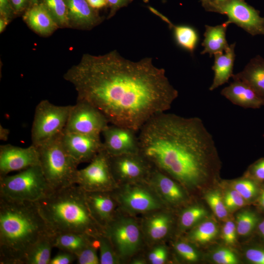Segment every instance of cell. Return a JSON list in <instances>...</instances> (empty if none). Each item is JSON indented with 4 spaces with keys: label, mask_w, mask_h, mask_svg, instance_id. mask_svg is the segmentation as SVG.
Wrapping results in <instances>:
<instances>
[{
    "label": "cell",
    "mask_w": 264,
    "mask_h": 264,
    "mask_svg": "<svg viewBox=\"0 0 264 264\" xmlns=\"http://www.w3.org/2000/svg\"><path fill=\"white\" fill-rule=\"evenodd\" d=\"M149 10L166 22L172 30L175 41L183 49L193 54L198 44L199 36L197 31L187 25L174 24L166 16L151 6Z\"/></svg>",
    "instance_id": "cb8c5ba5"
},
{
    "label": "cell",
    "mask_w": 264,
    "mask_h": 264,
    "mask_svg": "<svg viewBox=\"0 0 264 264\" xmlns=\"http://www.w3.org/2000/svg\"><path fill=\"white\" fill-rule=\"evenodd\" d=\"M76 184L87 192H111L117 187L109 155L103 149L85 168L78 170Z\"/></svg>",
    "instance_id": "30bf717a"
},
{
    "label": "cell",
    "mask_w": 264,
    "mask_h": 264,
    "mask_svg": "<svg viewBox=\"0 0 264 264\" xmlns=\"http://www.w3.org/2000/svg\"><path fill=\"white\" fill-rule=\"evenodd\" d=\"M39 1H40V0H30L29 6L32 5H34L35 4L38 3V2H39Z\"/></svg>",
    "instance_id": "11a10c76"
},
{
    "label": "cell",
    "mask_w": 264,
    "mask_h": 264,
    "mask_svg": "<svg viewBox=\"0 0 264 264\" xmlns=\"http://www.w3.org/2000/svg\"><path fill=\"white\" fill-rule=\"evenodd\" d=\"M118 256L127 258L133 256L142 244V234L137 223L129 217L113 218L104 228Z\"/></svg>",
    "instance_id": "9c48e42d"
},
{
    "label": "cell",
    "mask_w": 264,
    "mask_h": 264,
    "mask_svg": "<svg viewBox=\"0 0 264 264\" xmlns=\"http://www.w3.org/2000/svg\"><path fill=\"white\" fill-rule=\"evenodd\" d=\"M64 78L74 87L77 99L95 107L110 124L137 132L151 118L169 110L178 95L165 69L155 66L152 58L133 62L116 50L83 54Z\"/></svg>",
    "instance_id": "6da1fadb"
},
{
    "label": "cell",
    "mask_w": 264,
    "mask_h": 264,
    "mask_svg": "<svg viewBox=\"0 0 264 264\" xmlns=\"http://www.w3.org/2000/svg\"><path fill=\"white\" fill-rule=\"evenodd\" d=\"M61 139L66 151L78 165L84 162H90L104 149L100 135L63 131Z\"/></svg>",
    "instance_id": "5bb4252c"
},
{
    "label": "cell",
    "mask_w": 264,
    "mask_h": 264,
    "mask_svg": "<svg viewBox=\"0 0 264 264\" xmlns=\"http://www.w3.org/2000/svg\"><path fill=\"white\" fill-rule=\"evenodd\" d=\"M207 214V211L199 205H194L185 209L180 216V228L185 230L191 228L204 218Z\"/></svg>",
    "instance_id": "836d02e7"
},
{
    "label": "cell",
    "mask_w": 264,
    "mask_h": 264,
    "mask_svg": "<svg viewBox=\"0 0 264 264\" xmlns=\"http://www.w3.org/2000/svg\"><path fill=\"white\" fill-rule=\"evenodd\" d=\"M145 261L141 259V258L140 259H135L133 261L132 264H145Z\"/></svg>",
    "instance_id": "db71d44e"
},
{
    "label": "cell",
    "mask_w": 264,
    "mask_h": 264,
    "mask_svg": "<svg viewBox=\"0 0 264 264\" xmlns=\"http://www.w3.org/2000/svg\"><path fill=\"white\" fill-rule=\"evenodd\" d=\"M50 233L36 202L0 196V264H24L30 247Z\"/></svg>",
    "instance_id": "3957f363"
},
{
    "label": "cell",
    "mask_w": 264,
    "mask_h": 264,
    "mask_svg": "<svg viewBox=\"0 0 264 264\" xmlns=\"http://www.w3.org/2000/svg\"><path fill=\"white\" fill-rule=\"evenodd\" d=\"M95 241L87 245L77 255V263L78 264H98L100 260L97 254Z\"/></svg>",
    "instance_id": "d590c367"
},
{
    "label": "cell",
    "mask_w": 264,
    "mask_h": 264,
    "mask_svg": "<svg viewBox=\"0 0 264 264\" xmlns=\"http://www.w3.org/2000/svg\"><path fill=\"white\" fill-rule=\"evenodd\" d=\"M167 256L166 248L163 245H158L150 252L148 260L152 264H163L166 262Z\"/></svg>",
    "instance_id": "ab89813d"
},
{
    "label": "cell",
    "mask_w": 264,
    "mask_h": 264,
    "mask_svg": "<svg viewBox=\"0 0 264 264\" xmlns=\"http://www.w3.org/2000/svg\"><path fill=\"white\" fill-rule=\"evenodd\" d=\"M36 203L54 234L84 233L96 239L103 232L90 213L85 191L77 184L53 190Z\"/></svg>",
    "instance_id": "277c9868"
},
{
    "label": "cell",
    "mask_w": 264,
    "mask_h": 264,
    "mask_svg": "<svg viewBox=\"0 0 264 264\" xmlns=\"http://www.w3.org/2000/svg\"><path fill=\"white\" fill-rule=\"evenodd\" d=\"M223 201L228 210H234L243 206L245 200L235 189L227 191L224 197Z\"/></svg>",
    "instance_id": "74e56055"
},
{
    "label": "cell",
    "mask_w": 264,
    "mask_h": 264,
    "mask_svg": "<svg viewBox=\"0 0 264 264\" xmlns=\"http://www.w3.org/2000/svg\"><path fill=\"white\" fill-rule=\"evenodd\" d=\"M72 105L57 106L47 100L36 106L32 125V145L38 147L64 131Z\"/></svg>",
    "instance_id": "52a82bcc"
},
{
    "label": "cell",
    "mask_w": 264,
    "mask_h": 264,
    "mask_svg": "<svg viewBox=\"0 0 264 264\" xmlns=\"http://www.w3.org/2000/svg\"><path fill=\"white\" fill-rule=\"evenodd\" d=\"M96 239L98 242L100 251V264H119V257L116 254L110 239L104 232L99 234Z\"/></svg>",
    "instance_id": "d6a6232c"
},
{
    "label": "cell",
    "mask_w": 264,
    "mask_h": 264,
    "mask_svg": "<svg viewBox=\"0 0 264 264\" xmlns=\"http://www.w3.org/2000/svg\"><path fill=\"white\" fill-rule=\"evenodd\" d=\"M174 247L177 253L185 261L195 262L198 260V253L189 243L178 242L175 244Z\"/></svg>",
    "instance_id": "8d00e7d4"
},
{
    "label": "cell",
    "mask_w": 264,
    "mask_h": 264,
    "mask_svg": "<svg viewBox=\"0 0 264 264\" xmlns=\"http://www.w3.org/2000/svg\"><path fill=\"white\" fill-rule=\"evenodd\" d=\"M258 181L246 175V176L234 180L231 186L245 200H252L260 194Z\"/></svg>",
    "instance_id": "4dcf8cb0"
},
{
    "label": "cell",
    "mask_w": 264,
    "mask_h": 264,
    "mask_svg": "<svg viewBox=\"0 0 264 264\" xmlns=\"http://www.w3.org/2000/svg\"><path fill=\"white\" fill-rule=\"evenodd\" d=\"M207 11L225 15L228 21L252 36L264 35V17L244 0H199Z\"/></svg>",
    "instance_id": "ba28073f"
},
{
    "label": "cell",
    "mask_w": 264,
    "mask_h": 264,
    "mask_svg": "<svg viewBox=\"0 0 264 264\" xmlns=\"http://www.w3.org/2000/svg\"><path fill=\"white\" fill-rule=\"evenodd\" d=\"M143 182L122 184L120 191L111 193L122 208L129 213H144L159 210L162 207V200L153 190L145 187Z\"/></svg>",
    "instance_id": "7c38bea8"
},
{
    "label": "cell",
    "mask_w": 264,
    "mask_h": 264,
    "mask_svg": "<svg viewBox=\"0 0 264 264\" xmlns=\"http://www.w3.org/2000/svg\"><path fill=\"white\" fill-rule=\"evenodd\" d=\"M59 27H70L65 0H42Z\"/></svg>",
    "instance_id": "f1b7e54d"
},
{
    "label": "cell",
    "mask_w": 264,
    "mask_h": 264,
    "mask_svg": "<svg viewBox=\"0 0 264 264\" xmlns=\"http://www.w3.org/2000/svg\"><path fill=\"white\" fill-rule=\"evenodd\" d=\"M246 259L255 264H264V249L250 248L245 253Z\"/></svg>",
    "instance_id": "7bdbcfd3"
},
{
    "label": "cell",
    "mask_w": 264,
    "mask_h": 264,
    "mask_svg": "<svg viewBox=\"0 0 264 264\" xmlns=\"http://www.w3.org/2000/svg\"><path fill=\"white\" fill-rule=\"evenodd\" d=\"M14 14L10 0H0V17L10 22Z\"/></svg>",
    "instance_id": "bcb514c9"
},
{
    "label": "cell",
    "mask_w": 264,
    "mask_h": 264,
    "mask_svg": "<svg viewBox=\"0 0 264 264\" xmlns=\"http://www.w3.org/2000/svg\"><path fill=\"white\" fill-rule=\"evenodd\" d=\"M96 239L84 233L66 232L54 234V247L76 256L87 245Z\"/></svg>",
    "instance_id": "484cf974"
},
{
    "label": "cell",
    "mask_w": 264,
    "mask_h": 264,
    "mask_svg": "<svg viewBox=\"0 0 264 264\" xmlns=\"http://www.w3.org/2000/svg\"><path fill=\"white\" fill-rule=\"evenodd\" d=\"M257 227L261 236L264 239V220L259 222Z\"/></svg>",
    "instance_id": "816d5d0a"
},
{
    "label": "cell",
    "mask_w": 264,
    "mask_h": 264,
    "mask_svg": "<svg viewBox=\"0 0 264 264\" xmlns=\"http://www.w3.org/2000/svg\"><path fill=\"white\" fill-rule=\"evenodd\" d=\"M246 175L258 182L264 181V157L253 163L249 167Z\"/></svg>",
    "instance_id": "60d3db41"
},
{
    "label": "cell",
    "mask_w": 264,
    "mask_h": 264,
    "mask_svg": "<svg viewBox=\"0 0 264 264\" xmlns=\"http://www.w3.org/2000/svg\"><path fill=\"white\" fill-rule=\"evenodd\" d=\"M172 223L170 215L163 212L155 213L148 217L144 223V230L148 240L157 242L168 234Z\"/></svg>",
    "instance_id": "4316f807"
},
{
    "label": "cell",
    "mask_w": 264,
    "mask_h": 264,
    "mask_svg": "<svg viewBox=\"0 0 264 264\" xmlns=\"http://www.w3.org/2000/svg\"><path fill=\"white\" fill-rule=\"evenodd\" d=\"M235 43L222 53L214 54V63L212 67L214 76L209 90L212 91L227 83L233 75V70L235 58Z\"/></svg>",
    "instance_id": "603a6c76"
},
{
    "label": "cell",
    "mask_w": 264,
    "mask_h": 264,
    "mask_svg": "<svg viewBox=\"0 0 264 264\" xmlns=\"http://www.w3.org/2000/svg\"><path fill=\"white\" fill-rule=\"evenodd\" d=\"M237 233L234 222L231 220L225 222L222 229V238L225 242L228 244H234L236 242Z\"/></svg>",
    "instance_id": "b9f144b4"
},
{
    "label": "cell",
    "mask_w": 264,
    "mask_h": 264,
    "mask_svg": "<svg viewBox=\"0 0 264 264\" xmlns=\"http://www.w3.org/2000/svg\"><path fill=\"white\" fill-rule=\"evenodd\" d=\"M137 132L126 127L111 124L102 132L104 149L109 155L139 153Z\"/></svg>",
    "instance_id": "2e32d148"
},
{
    "label": "cell",
    "mask_w": 264,
    "mask_h": 264,
    "mask_svg": "<svg viewBox=\"0 0 264 264\" xmlns=\"http://www.w3.org/2000/svg\"><path fill=\"white\" fill-rule=\"evenodd\" d=\"M143 0L145 3H148L149 1V0Z\"/></svg>",
    "instance_id": "9f6ffc18"
},
{
    "label": "cell",
    "mask_w": 264,
    "mask_h": 264,
    "mask_svg": "<svg viewBox=\"0 0 264 264\" xmlns=\"http://www.w3.org/2000/svg\"><path fill=\"white\" fill-rule=\"evenodd\" d=\"M110 10L107 19L113 17L117 11L122 7L127 6L133 0H107Z\"/></svg>",
    "instance_id": "f6af8a7d"
},
{
    "label": "cell",
    "mask_w": 264,
    "mask_h": 264,
    "mask_svg": "<svg viewBox=\"0 0 264 264\" xmlns=\"http://www.w3.org/2000/svg\"><path fill=\"white\" fill-rule=\"evenodd\" d=\"M138 132L139 153L182 186L198 188L218 175L216 144L200 118L164 112L151 118Z\"/></svg>",
    "instance_id": "7a4b0ae2"
},
{
    "label": "cell",
    "mask_w": 264,
    "mask_h": 264,
    "mask_svg": "<svg viewBox=\"0 0 264 264\" xmlns=\"http://www.w3.org/2000/svg\"><path fill=\"white\" fill-rule=\"evenodd\" d=\"M15 14H20L26 10L30 5V0H10Z\"/></svg>",
    "instance_id": "7dc6e473"
},
{
    "label": "cell",
    "mask_w": 264,
    "mask_h": 264,
    "mask_svg": "<svg viewBox=\"0 0 264 264\" xmlns=\"http://www.w3.org/2000/svg\"><path fill=\"white\" fill-rule=\"evenodd\" d=\"M212 259L218 264H237L239 261L236 255L227 248H220L212 254Z\"/></svg>",
    "instance_id": "f35d334b"
},
{
    "label": "cell",
    "mask_w": 264,
    "mask_h": 264,
    "mask_svg": "<svg viewBox=\"0 0 264 264\" xmlns=\"http://www.w3.org/2000/svg\"><path fill=\"white\" fill-rule=\"evenodd\" d=\"M113 177L117 184L147 181L153 167L140 153L109 155Z\"/></svg>",
    "instance_id": "4fadbf2b"
},
{
    "label": "cell",
    "mask_w": 264,
    "mask_h": 264,
    "mask_svg": "<svg viewBox=\"0 0 264 264\" xmlns=\"http://www.w3.org/2000/svg\"><path fill=\"white\" fill-rule=\"evenodd\" d=\"M85 192L87 203L92 217L104 229L114 217L115 199L111 192Z\"/></svg>",
    "instance_id": "d6986e66"
},
{
    "label": "cell",
    "mask_w": 264,
    "mask_h": 264,
    "mask_svg": "<svg viewBox=\"0 0 264 264\" xmlns=\"http://www.w3.org/2000/svg\"><path fill=\"white\" fill-rule=\"evenodd\" d=\"M9 134V130L2 127L1 125H0V139L3 141H6L8 139Z\"/></svg>",
    "instance_id": "681fc988"
},
{
    "label": "cell",
    "mask_w": 264,
    "mask_h": 264,
    "mask_svg": "<svg viewBox=\"0 0 264 264\" xmlns=\"http://www.w3.org/2000/svg\"><path fill=\"white\" fill-rule=\"evenodd\" d=\"M62 133L37 147L40 165L53 191L76 184L78 164L64 148Z\"/></svg>",
    "instance_id": "5b68a950"
},
{
    "label": "cell",
    "mask_w": 264,
    "mask_h": 264,
    "mask_svg": "<svg viewBox=\"0 0 264 264\" xmlns=\"http://www.w3.org/2000/svg\"><path fill=\"white\" fill-rule=\"evenodd\" d=\"M39 164V150L32 144L27 148L11 144L0 146V176Z\"/></svg>",
    "instance_id": "9a60e30c"
},
{
    "label": "cell",
    "mask_w": 264,
    "mask_h": 264,
    "mask_svg": "<svg viewBox=\"0 0 264 264\" xmlns=\"http://www.w3.org/2000/svg\"><path fill=\"white\" fill-rule=\"evenodd\" d=\"M232 78L246 83L264 101V59L262 57L252 58L242 71Z\"/></svg>",
    "instance_id": "7402d4cb"
},
{
    "label": "cell",
    "mask_w": 264,
    "mask_h": 264,
    "mask_svg": "<svg viewBox=\"0 0 264 264\" xmlns=\"http://www.w3.org/2000/svg\"><path fill=\"white\" fill-rule=\"evenodd\" d=\"M228 21L215 26L205 25L204 40L201 44L204 47L202 54L208 53L210 57L218 53L224 52L229 46L226 39V32L230 24Z\"/></svg>",
    "instance_id": "d4e9b609"
},
{
    "label": "cell",
    "mask_w": 264,
    "mask_h": 264,
    "mask_svg": "<svg viewBox=\"0 0 264 264\" xmlns=\"http://www.w3.org/2000/svg\"><path fill=\"white\" fill-rule=\"evenodd\" d=\"M258 201L261 207L264 209V189L260 193Z\"/></svg>",
    "instance_id": "f5cc1de1"
},
{
    "label": "cell",
    "mask_w": 264,
    "mask_h": 264,
    "mask_svg": "<svg viewBox=\"0 0 264 264\" xmlns=\"http://www.w3.org/2000/svg\"><path fill=\"white\" fill-rule=\"evenodd\" d=\"M221 94L233 104L245 109H259L264 106L263 101L245 82L237 79L223 88Z\"/></svg>",
    "instance_id": "ffe728a7"
},
{
    "label": "cell",
    "mask_w": 264,
    "mask_h": 264,
    "mask_svg": "<svg viewBox=\"0 0 264 264\" xmlns=\"http://www.w3.org/2000/svg\"><path fill=\"white\" fill-rule=\"evenodd\" d=\"M259 222L258 215L250 210H244L236 216V226L237 233L241 236L250 235Z\"/></svg>",
    "instance_id": "1f68e13d"
},
{
    "label": "cell",
    "mask_w": 264,
    "mask_h": 264,
    "mask_svg": "<svg viewBox=\"0 0 264 264\" xmlns=\"http://www.w3.org/2000/svg\"><path fill=\"white\" fill-rule=\"evenodd\" d=\"M77 259V256L70 252L61 250L51 258L49 264H69Z\"/></svg>",
    "instance_id": "ee69618b"
},
{
    "label": "cell",
    "mask_w": 264,
    "mask_h": 264,
    "mask_svg": "<svg viewBox=\"0 0 264 264\" xmlns=\"http://www.w3.org/2000/svg\"><path fill=\"white\" fill-rule=\"evenodd\" d=\"M105 115L95 107L77 99L72 105L64 132L87 134L100 135L109 125Z\"/></svg>",
    "instance_id": "8fae6325"
},
{
    "label": "cell",
    "mask_w": 264,
    "mask_h": 264,
    "mask_svg": "<svg viewBox=\"0 0 264 264\" xmlns=\"http://www.w3.org/2000/svg\"><path fill=\"white\" fill-rule=\"evenodd\" d=\"M54 236L50 233L41 237L27 252L24 264H49Z\"/></svg>",
    "instance_id": "83f0119b"
},
{
    "label": "cell",
    "mask_w": 264,
    "mask_h": 264,
    "mask_svg": "<svg viewBox=\"0 0 264 264\" xmlns=\"http://www.w3.org/2000/svg\"><path fill=\"white\" fill-rule=\"evenodd\" d=\"M147 182L162 201L176 205L186 200V194L182 185L155 168H153Z\"/></svg>",
    "instance_id": "e0dca14e"
},
{
    "label": "cell",
    "mask_w": 264,
    "mask_h": 264,
    "mask_svg": "<svg viewBox=\"0 0 264 264\" xmlns=\"http://www.w3.org/2000/svg\"><path fill=\"white\" fill-rule=\"evenodd\" d=\"M205 199L218 218L222 220L227 217L228 210L219 191L214 190L209 192L206 194Z\"/></svg>",
    "instance_id": "e575fe53"
},
{
    "label": "cell",
    "mask_w": 264,
    "mask_h": 264,
    "mask_svg": "<svg viewBox=\"0 0 264 264\" xmlns=\"http://www.w3.org/2000/svg\"><path fill=\"white\" fill-rule=\"evenodd\" d=\"M217 224L212 220H206L198 224L190 234L191 240L200 244L207 243L217 235Z\"/></svg>",
    "instance_id": "f546056e"
},
{
    "label": "cell",
    "mask_w": 264,
    "mask_h": 264,
    "mask_svg": "<svg viewBox=\"0 0 264 264\" xmlns=\"http://www.w3.org/2000/svg\"><path fill=\"white\" fill-rule=\"evenodd\" d=\"M9 21L6 19L0 17V32L1 33L5 29Z\"/></svg>",
    "instance_id": "f907efd6"
},
{
    "label": "cell",
    "mask_w": 264,
    "mask_h": 264,
    "mask_svg": "<svg viewBox=\"0 0 264 264\" xmlns=\"http://www.w3.org/2000/svg\"><path fill=\"white\" fill-rule=\"evenodd\" d=\"M70 27L90 30L101 23L104 17L86 0H65Z\"/></svg>",
    "instance_id": "ac0fdd59"
},
{
    "label": "cell",
    "mask_w": 264,
    "mask_h": 264,
    "mask_svg": "<svg viewBox=\"0 0 264 264\" xmlns=\"http://www.w3.org/2000/svg\"><path fill=\"white\" fill-rule=\"evenodd\" d=\"M52 191L40 164L0 176V196L12 200L37 202Z\"/></svg>",
    "instance_id": "8992f818"
},
{
    "label": "cell",
    "mask_w": 264,
    "mask_h": 264,
    "mask_svg": "<svg viewBox=\"0 0 264 264\" xmlns=\"http://www.w3.org/2000/svg\"><path fill=\"white\" fill-rule=\"evenodd\" d=\"M94 9L98 10L108 6L107 0H86Z\"/></svg>",
    "instance_id": "c3c4849f"
},
{
    "label": "cell",
    "mask_w": 264,
    "mask_h": 264,
    "mask_svg": "<svg viewBox=\"0 0 264 264\" xmlns=\"http://www.w3.org/2000/svg\"><path fill=\"white\" fill-rule=\"evenodd\" d=\"M23 18L30 28L42 36H48L59 28L41 2L30 6Z\"/></svg>",
    "instance_id": "44dd1931"
}]
</instances>
